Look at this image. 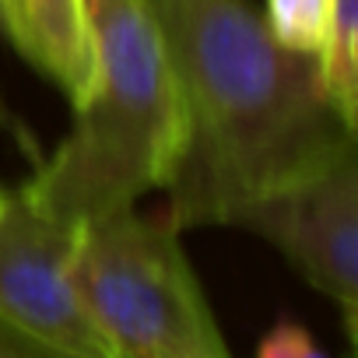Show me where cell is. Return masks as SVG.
Segmentation results:
<instances>
[{
  "label": "cell",
  "instance_id": "7c38bea8",
  "mask_svg": "<svg viewBox=\"0 0 358 358\" xmlns=\"http://www.w3.org/2000/svg\"><path fill=\"white\" fill-rule=\"evenodd\" d=\"M225 358H232V355H225Z\"/></svg>",
  "mask_w": 358,
  "mask_h": 358
},
{
  "label": "cell",
  "instance_id": "52a82bcc",
  "mask_svg": "<svg viewBox=\"0 0 358 358\" xmlns=\"http://www.w3.org/2000/svg\"><path fill=\"white\" fill-rule=\"evenodd\" d=\"M320 85L341 116V123L358 130V0H334L323 46L316 53Z\"/></svg>",
  "mask_w": 358,
  "mask_h": 358
},
{
  "label": "cell",
  "instance_id": "3957f363",
  "mask_svg": "<svg viewBox=\"0 0 358 358\" xmlns=\"http://www.w3.org/2000/svg\"><path fill=\"white\" fill-rule=\"evenodd\" d=\"M179 232L134 208L78 225L71 285L116 358L229 355Z\"/></svg>",
  "mask_w": 358,
  "mask_h": 358
},
{
  "label": "cell",
  "instance_id": "7a4b0ae2",
  "mask_svg": "<svg viewBox=\"0 0 358 358\" xmlns=\"http://www.w3.org/2000/svg\"><path fill=\"white\" fill-rule=\"evenodd\" d=\"M85 8L95 81L74 106L71 134L22 187L74 229L169 187L187 144L183 102L148 0H85Z\"/></svg>",
  "mask_w": 358,
  "mask_h": 358
},
{
  "label": "cell",
  "instance_id": "8992f818",
  "mask_svg": "<svg viewBox=\"0 0 358 358\" xmlns=\"http://www.w3.org/2000/svg\"><path fill=\"white\" fill-rule=\"evenodd\" d=\"M0 32L74 106L95 81V39L85 0H0Z\"/></svg>",
  "mask_w": 358,
  "mask_h": 358
},
{
  "label": "cell",
  "instance_id": "ba28073f",
  "mask_svg": "<svg viewBox=\"0 0 358 358\" xmlns=\"http://www.w3.org/2000/svg\"><path fill=\"white\" fill-rule=\"evenodd\" d=\"M334 0H264V25L288 53L316 57L327 36Z\"/></svg>",
  "mask_w": 358,
  "mask_h": 358
},
{
  "label": "cell",
  "instance_id": "277c9868",
  "mask_svg": "<svg viewBox=\"0 0 358 358\" xmlns=\"http://www.w3.org/2000/svg\"><path fill=\"white\" fill-rule=\"evenodd\" d=\"M239 229L274 243L288 264L327 295L355 337L358 320V158L355 148L299 183L243 208Z\"/></svg>",
  "mask_w": 358,
  "mask_h": 358
},
{
  "label": "cell",
  "instance_id": "5b68a950",
  "mask_svg": "<svg viewBox=\"0 0 358 358\" xmlns=\"http://www.w3.org/2000/svg\"><path fill=\"white\" fill-rule=\"evenodd\" d=\"M78 229L43 211L25 190L0 204V320L74 358H113L74 285Z\"/></svg>",
  "mask_w": 358,
  "mask_h": 358
},
{
  "label": "cell",
  "instance_id": "30bf717a",
  "mask_svg": "<svg viewBox=\"0 0 358 358\" xmlns=\"http://www.w3.org/2000/svg\"><path fill=\"white\" fill-rule=\"evenodd\" d=\"M0 358H74L67 351H57L29 334H22L18 327L0 320Z\"/></svg>",
  "mask_w": 358,
  "mask_h": 358
},
{
  "label": "cell",
  "instance_id": "4fadbf2b",
  "mask_svg": "<svg viewBox=\"0 0 358 358\" xmlns=\"http://www.w3.org/2000/svg\"><path fill=\"white\" fill-rule=\"evenodd\" d=\"M113 358H116V355H113Z\"/></svg>",
  "mask_w": 358,
  "mask_h": 358
},
{
  "label": "cell",
  "instance_id": "9c48e42d",
  "mask_svg": "<svg viewBox=\"0 0 358 358\" xmlns=\"http://www.w3.org/2000/svg\"><path fill=\"white\" fill-rule=\"evenodd\" d=\"M257 358H327L320 351V344L313 341V334L299 323H278L267 330V337L257 348Z\"/></svg>",
  "mask_w": 358,
  "mask_h": 358
},
{
  "label": "cell",
  "instance_id": "6da1fadb",
  "mask_svg": "<svg viewBox=\"0 0 358 358\" xmlns=\"http://www.w3.org/2000/svg\"><path fill=\"white\" fill-rule=\"evenodd\" d=\"M187 120L169 179L176 229L236 215L355 148L316 57L288 53L246 0H148Z\"/></svg>",
  "mask_w": 358,
  "mask_h": 358
},
{
  "label": "cell",
  "instance_id": "8fae6325",
  "mask_svg": "<svg viewBox=\"0 0 358 358\" xmlns=\"http://www.w3.org/2000/svg\"><path fill=\"white\" fill-rule=\"evenodd\" d=\"M4 197H8V190H4V187H0V204H4Z\"/></svg>",
  "mask_w": 358,
  "mask_h": 358
}]
</instances>
